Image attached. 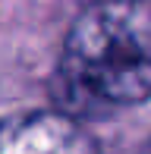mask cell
<instances>
[{"label": "cell", "instance_id": "6da1fadb", "mask_svg": "<svg viewBox=\"0 0 151 154\" xmlns=\"http://www.w3.org/2000/svg\"><path fill=\"white\" fill-rule=\"evenodd\" d=\"M72 94L101 107L151 97V0H98L72 22L60 57Z\"/></svg>", "mask_w": 151, "mask_h": 154}, {"label": "cell", "instance_id": "7a4b0ae2", "mask_svg": "<svg viewBox=\"0 0 151 154\" xmlns=\"http://www.w3.org/2000/svg\"><path fill=\"white\" fill-rule=\"evenodd\" d=\"M0 154H101V148L72 116L32 110L0 123Z\"/></svg>", "mask_w": 151, "mask_h": 154}, {"label": "cell", "instance_id": "3957f363", "mask_svg": "<svg viewBox=\"0 0 151 154\" xmlns=\"http://www.w3.org/2000/svg\"><path fill=\"white\" fill-rule=\"evenodd\" d=\"M145 154H151V145H148V148H145Z\"/></svg>", "mask_w": 151, "mask_h": 154}]
</instances>
